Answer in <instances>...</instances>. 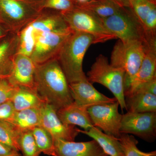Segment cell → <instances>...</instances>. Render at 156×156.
Returning a JSON list of instances; mask_svg holds the SVG:
<instances>
[{"label": "cell", "mask_w": 156, "mask_h": 156, "mask_svg": "<svg viewBox=\"0 0 156 156\" xmlns=\"http://www.w3.org/2000/svg\"><path fill=\"white\" fill-rule=\"evenodd\" d=\"M35 84L39 95L57 111L73 102L68 81L56 58L36 64Z\"/></svg>", "instance_id": "cell-1"}, {"label": "cell", "mask_w": 156, "mask_h": 156, "mask_svg": "<svg viewBox=\"0 0 156 156\" xmlns=\"http://www.w3.org/2000/svg\"><path fill=\"white\" fill-rule=\"evenodd\" d=\"M95 44L92 36L80 32H73L66 40L56 58L69 83L87 77L83 71V61L90 46Z\"/></svg>", "instance_id": "cell-2"}, {"label": "cell", "mask_w": 156, "mask_h": 156, "mask_svg": "<svg viewBox=\"0 0 156 156\" xmlns=\"http://www.w3.org/2000/svg\"><path fill=\"white\" fill-rule=\"evenodd\" d=\"M43 0H0V17L7 28L18 33L36 19Z\"/></svg>", "instance_id": "cell-3"}, {"label": "cell", "mask_w": 156, "mask_h": 156, "mask_svg": "<svg viewBox=\"0 0 156 156\" xmlns=\"http://www.w3.org/2000/svg\"><path fill=\"white\" fill-rule=\"evenodd\" d=\"M87 79L91 83L101 84L112 92L121 109H126L125 102V73L122 70L112 66L103 55L96 57Z\"/></svg>", "instance_id": "cell-4"}, {"label": "cell", "mask_w": 156, "mask_h": 156, "mask_svg": "<svg viewBox=\"0 0 156 156\" xmlns=\"http://www.w3.org/2000/svg\"><path fill=\"white\" fill-rule=\"evenodd\" d=\"M101 19L107 30L123 43L146 44L143 27L129 8L122 7L113 15Z\"/></svg>", "instance_id": "cell-5"}, {"label": "cell", "mask_w": 156, "mask_h": 156, "mask_svg": "<svg viewBox=\"0 0 156 156\" xmlns=\"http://www.w3.org/2000/svg\"><path fill=\"white\" fill-rule=\"evenodd\" d=\"M61 12L73 32L91 35L94 37L96 44L116 39L105 28L101 18L91 11L76 5L73 9Z\"/></svg>", "instance_id": "cell-6"}, {"label": "cell", "mask_w": 156, "mask_h": 156, "mask_svg": "<svg viewBox=\"0 0 156 156\" xmlns=\"http://www.w3.org/2000/svg\"><path fill=\"white\" fill-rule=\"evenodd\" d=\"M146 44L140 42L123 43L119 40L111 54L110 64L125 73V88L135 75L145 55Z\"/></svg>", "instance_id": "cell-7"}, {"label": "cell", "mask_w": 156, "mask_h": 156, "mask_svg": "<svg viewBox=\"0 0 156 156\" xmlns=\"http://www.w3.org/2000/svg\"><path fill=\"white\" fill-rule=\"evenodd\" d=\"M120 132L132 134L152 142L156 137V112L133 113L122 115Z\"/></svg>", "instance_id": "cell-8"}, {"label": "cell", "mask_w": 156, "mask_h": 156, "mask_svg": "<svg viewBox=\"0 0 156 156\" xmlns=\"http://www.w3.org/2000/svg\"><path fill=\"white\" fill-rule=\"evenodd\" d=\"M118 101L109 104L94 105L88 108V111L93 125L105 134L119 139L122 115L119 112Z\"/></svg>", "instance_id": "cell-9"}, {"label": "cell", "mask_w": 156, "mask_h": 156, "mask_svg": "<svg viewBox=\"0 0 156 156\" xmlns=\"http://www.w3.org/2000/svg\"><path fill=\"white\" fill-rule=\"evenodd\" d=\"M73 31L51 32L38 37L30 57L36 64L56 58L66 40Z\"/></svg>", "instance_id": "cell-10"}, {"label": "cell", "mask_w": 156, "mask_h": 156, "mask_svg": "<svg viewBox=\"0 0 156 156\" xmlns=\"http://www.w3.org/2000/svg\"><path fill=\"white\" fill-rule=\"evenodd\" d=\"M57 110L51 105L46 102L40 108L41 126L52 136L53 140L61 139L74 141L79 134L75 126L63 124L57 114Z\"/></svg>", "instance_id": "cell-11"}, {"label": "cell", "mask_w": 156, "mask_h": 156, "mask_svg": "<svg viewBox=\"0 0 156 156\" xmlns=\"http://www.w3.org/2000/svg\"><path fill=\"white\" fill-rule=\"evenodd\" d=\"M36 68V64L30 56L17 53L7 80L15 87L36 90L35 84Z\"/></svg>", "instance_id": "cell-12"}, {"label": "cell", "mask_w": 156, "mask_h": 156, "mask_svg": "<svg viewBox=\"0 0 156 156\" xmlns=\"http://www.w3.org/2000/svg\"><path fill=\"white\" fill-rule=\"evenodd\" d=\"M71 95L73 101L80 105L89 108L94 105L109 104L117 101L98 92L87 78L69 84Z\"/></svg>", "instance_id": "cell-13"}, {"label": "cell", "mask_w": 156, "mask_h": 156, "mask_svg": "<svg viewBox=\"0 0 156 156\" xmlns=\"http://www.w3.org/2000/svg\"><path fill=\"white\" fill-rule=\"evenodd\" d=\"M156 77V43L146 44L144 58L140 67L125 88V97L130 96L143 84Z\"/></svg>", "instance_id": "cell-14"}, {"label": "cell", "mask_w": 156, "mask_h": 156, "mask_svg": "<svg viewBox=\"0 0 156 156\" xmlns=\"http://www.w3.org/2000/svg\"><path fill=\"white\" fill-rule=\"evenodd\" d=\"M33 30L36 40L44 34L69 32L70 29L60 11L44 9L36 19L29 24Z\"/></svg>", "instance_id": "cell-15"}, {"label": "cell", "mask_w": 156, "mask_h": 156, "mask_svg": "<svg viewBox=\"0 0 156 156\" xmlns=\"http://www.w3.org/2000/svg\"><path fill=\"white\" fill-rule=\"evenodd\" d=\"M53 141L56 156H108L94 140L80 142L61 139Z\"/></svg>", "instance_id": "cell-16"}, {"label": "cell", "mask_w": 156, "mask_h": 156, "mask_svg": "<svg viewBox=\"0 0 156 156\" xmlns=\"http://www.w3.org/2000/svg\"><path fill=\"white\" fill-rule=\"evenodd\" d=\"M57 115L63 124L80 126L88 131L94 126L88 111V108L74 101L57 111Z\"/></svg>", "instance_id": "cell-17"}, {"label": "cell", "mask_w": 156, "mask_h": 156, "mask_svg": "<svg viewBox=\"0 0 156 156\" xmlns=\"http://www.w3.org/2000/svg\"><path fill=\"white\" fill-rule=\"evenodd\" d=\"M18 44L19 35L13 32L0 41V80L9 77Z\"/></svg>", "instance_id": "cell-18"}, {"label": "cell", "mask_w": 156, "mask_h": 156, "mask_svg": "<svg viewBox=\"0 0 156 156\" xmlns=\"http://www.w3.org/2000/svg\"><path fill=\"white\" fill-rule=\"evenodd\" d=\"M78 131L93 138L108 155L125 156L119 139L103 133L99 128L93 126L88 131L78 128Z\"/></svg>", "instance_id": "cell-19"}, {"label": "cell", "mask_w": 156, "mask_h": 156, "mask_svg": "<svg viewBox=\"0 0 156 156\" xmlns=\"http://www.w3.org/2000/svg\"><path fill=\"white\" fill-rule=\"evenodd\" d=\"M11 100L16 111L27 109H40L46 102L37 90L19 87H17Z\"/></svg>", "instance_id": "cell-20"}, {"label": "cell", "mask_w": 156, "mask_h": 156, "mask_svg": "<svg viewBox=\"0 0 156 156\" xmlns=\"http://www.w3.org/2000/svg\"><path fill=\"white\" fill-rule=\"evenodd\" d=\"M125 102L128 112H156V95L136 92L125 97Z\"/></svg>", "instance_id": "cell-21"}, {"label": "cell", "mask_w": 156, "mask_h": 156, "mask_svg": "<svg viewBox=\"0 0 156 156\" xmlns=\"http://www.w3.org/2000/svg\"><path fill=\"white\" fill-rule=\"evenodd\" d=\"M41 122L40 109L30 108L16 112L11 125L21 132L32 131Z\"/></svg>", "instance_id": "cell-22"}, {"label": "cell", "mask_w": 156, "mask_h": 156, "mask_svg": "<svg viewBox=\"0 0 156 156\" xmlns=\"http://www.w3.org/2000/svg\"><path fill=\"white\" fill-rule=\"evenodd\" d=\"M77 6L92 12L101 18L113 15L121 6L112 0H90L85 3H77Z\"/></svg>", "instance_id": "cell-23"}, {"label": "cell", "mask_w": 156, "mask_h": 156, "mask_svg": "<svg viewBox=\"0 0 156 156\" xmlns=\"http://www.w3.org/2000/svg\"><path fill=\"white\" fill-rule=\"evenodd\" d=\"M31 132L41 153L49 156H56L54 141L48 131L41 126H38L34 128Z\"/></svg>", "instance_id": "cell-24"}, {"label": "cell", "mask_w": 156, "mask_h": 156, "mask_svg": "<svg viewBox=\"0 0 156 156\" xmlns=\"http://www.w3.org/2000/svg\"><path fill=\"white\" fill-rule=\"evenodd\" d=\"M19 44L17 53L30 56L35 45V37L30 24L18 33Z\"/></svg>", "instance_id": "cell-25"}, {"label": "cell", "mask_w": 156, "mask_h": 156, "mask_svg": "<svg viewBox=\"0 0 156 156\" xmlns=\"http://www.w3.org/2000/svg\"><path fill=\"white\" fill-rule=\"evenodd\" d=\"M20 134L13 125L0 122V142L19 152Z\"/></svg>", "instance_id": "cell-26"}, {"label": "cell", "mask_w": 156, "mask_h": 156, "mask_svg": "<svg viewBox=\"0 0 156 156\" xmlns=\"http://www.w3.org/2000/svg\"><path fill=\"white\" fill-rule=\"evenodd\" d=\"M125 156H156V151L145 152L137 147L138 141L132 135L122 133L119 138Z\"/></svg>", "instance_id": "cell-27"}, {"label": "cell", "mask_w": 156, "mask_h": 156, "mask_svg": "<svg viewBox=\"0 0 156 156\" xmlns=\"http://www.w3.org/2000/svg\"><path fill=\"white\" fill-rule=\"evenodd\" d=\"M155 5L156 0H128L126 7L131 10L143 27L148 14Z\"/></svg>", "instance_id": "cell-28"}, {"label": "cell", "mask_w": 156, "mask_h": 156, "mask_svg": "<svg viewBox=\"0 0 156 156\" xmlns=\"http://www.w3.org/2000/svg\"><path fill=\"white\" fill-rule=\"evenodd\" d=\"M18 144L22 156H39L41 154L37 147L31 131L20 132Z\"/></svg>", "instance_id": "cell-29"}, {"label": "cell", "mask_w": 156, "mask_h": 156, "mask_svg": "<svg viewBox=\"0 0 156 156\" xmlns=\"http://www.w3.org/2000/svg\"><path fill=\"white\" fill-rule=\"evenodd\" d=\"M147 44L156 42V5L151 9L143 25Z\"/></svg>", "instance_id": "cell-30"}, {"label": "cell", "mask_w": 156, "mask_h": 156, "mask_svg": "<svg viewBox=\"0 0 156 156\" xmlns=\"http://www.w3.org/2000/svg\"><path fill=\"white\" fill-rule=\"evenodd\" d=\"M77 3L76 0H43V7L62 12L74 8Z\"/></svg>", "instance_id": "cell-31"}, {"label": "cell", "mask_w": 156, "mask_h": 156, "mask_svg": "<svg viewBox=\"0 0 156 156\" xmlns=\"http://www.w3.org/2000/svg\"><path fill=\"white\" fill-rule=\"evenodd\" d=\"M11 100L0 105V122L12 124L16 112Z\"/></svg>", "instance_id": "cell-32"}, {"label": "cell", "mask_w": 156, "mask_h": 156, "mask_svg": "<svg viewBox=\"0 0 156 156\" xmlns=\"http://www.w3.org/2000/svg\"><path fill=\"white\" fill-rule=\"evenodd\" d=\"M17 88L7 79L0 80V105L11 100Z\"/></svg>", "instance_id": "cell-33"}, {"label": "cell", "mask_w": 156, "mask_h": 156, "mask_svg": "<svg viewBox=\"0 0 156 156\" xmlns=\"http://www.w3.org/2000/svg\"><path fill=\"white\" fill-rule=\"evenodd\" d=\"M136 92L150 93L156 95V77L143 84L133 94Z\"/></svg>", "instance_id": "cell-34"}, {"label": "cell", "mask_w": 156, "mask_h": 156, "mask_svg": "<svg viewBox=\"0 0 156 156\" xmlns=\"http://www.w3.org/2000/svg\"><path fill=\"white\" fill-rule=\"evenodd\" d=\"M0 156H22L19 151L0 142Z\"/></svg>", "instance_id": "cell-35"}, {"label": "cell", "mask_w": 156, "mask_h": 156, "mask_svg": "<svg viewBox=\"0 0 156 156\" xmlns=\"http://www.w3.org/2000/svg\"><path fill=\"white\" fill-rule=\"evenodd\" d=\"M11 32L5 27L0 24V41L5 37Z\"/></svg>", "instance_id": "cell-36"}, {"label": "cell", "mask_w": 156, "mask_h": 156, "mask_svg": "<svg viewBox=\"0 0 156 156\" xmlns=\"http://www.w3.org/2000/svg\"><path fill=\"white\" fill-rule=\"evenodd\" d=\"M121 7H126L128 0H112Z\"/></svg>", "instance_id": "cell-37"}, {"label": "cell", "mask_w": 156, "mask_h": 156, "mask_svg": "<svg viewBox=\"0 0 156 156\" xmlns=\"http://www.w3.org/2000/svg\"><path fill=\"white\" fill-rule=\"evenodd\" d=\"M0 24H1V25L7 27L6 26L5 24V22H4V21H3L2 19V17H0Z\"/></svg>", "instance_id": "cell-38"}, {"label": "cell", "mask_w": 156, "mask_h": 156, "mask_svg": "<svg viewBox=\"0 0 156 156\" xmlns=\"http://www.w3.org/2000/svg\"><path fill=\"white\" fill-rule=\"evenodd\" d=\"M79 3H85L89 2L90 0H76Z\"/></svg>", "instance_id": "cell-39"}, {"label": "cell", "mask_w": 156, "mask_h": 156, "mask_svg": "<svg viewBox=\"0 0 156 156\" xmlns=\"http://www.w3.org/2000/svg\"></svg>", "instance_id": "cell-40"}]
</instances>
